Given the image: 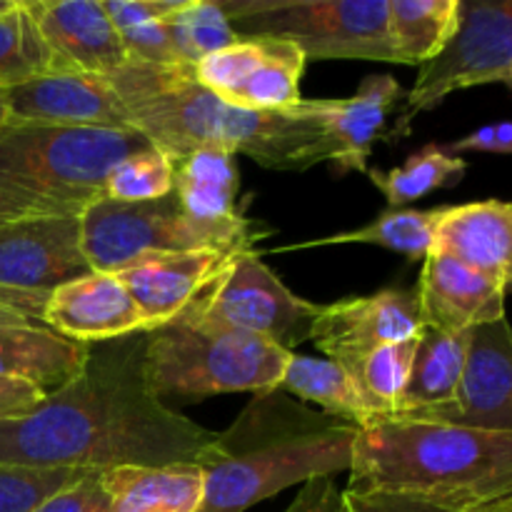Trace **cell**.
Listing matches in <instances>:
<instances>
[{
    "mask_svg": "<svg viewBox=\"0 0 512 512\" xmlns=\"http://www.w3.org/2000/svg\"><path fill=\"white\" fill-rule=\"evenodd\" d=\"M508 85L512 88V70H510V80H508Z\"/></svg>",
    "mask_w": 512,
    "mask_h": 512,
    "instance_id": "cell-46",
    "label": "cell"
},
{
    "mask_svg": "<svg viewBox=\"0 0 512 512\" xmlns=\"http://www.w3.org/2000/svg\"><path fill=\"white\" fill-rule=\"evenodd\" d=\"M343 512H455L413 495L385 493V490H340Z\"/></svg>",
    "mask_w": 512,
    "mask_h": 512,
    "instance_id": "cell-37",
    "label": "cell"
},
{
    "mask_svg": "<svg viewBox=\"0 0 512 512\" xmlns=\"http://www.w3.org/2000/svg\"><path fill=\"white\" fill-rule=\"evenodd\" d=\"M280 390L303 400L305 405H318L323 413L348 420V423L358 425L360 430L385 420L378 413V408L370 403L365 390L360 388L358 378L335 360L293 353L283 380H280Z\"/></svg>",
    "mask_w": 512,
    "mask_h": 512,
    "instance_id": "cell-26",
    "label": "cell"
},
{
    "mask_svg": "<svg viewBox=\"0 0 512 512\" xmlns=\"http://www.w3.org/2000/svg\"><path fill=\"white\" fill-rule=\"evenodd\" d=\"M15 0H0V13H5L8 8H13Z\"/></svg>",
    "mask_w": 512,
    "mask_h": 512,
    "instance_id": "cell-44",
    "label": "cell"
},
{
    "mask_svg": "<svg viewBox=\"0 0 512 512\" xmlns=\"http://www.w3.org/2000/svg\"><path fill=\"white\" fill-rule=\"evenodd\" d=\"M80 218H30L0 225V288L50 295L88 275Z\"/></svg>",
    "mask_w": 512,
    "mask_h": 512,
    "instance_id": "cell-13",
    "label": "cell"
},
{
    "mask_svg": "<svg viewBox=\"0 0 512 512\" xmlns=\"http://www.w3.org/2000/svg\"><path fill=\"white\" fill-rule=\"evenodd\" d=\"M415 420L512 433V325L508 318L470 330L463 380L453 403Z\"/></svg>",
    "mask_w": 512,
    "mask_h": 512,
    "instance_id": "cell-14",
    "label": "cell"
},
{
    "mask_svg": "<svg viewBox=\"0 0 512 512\" xmlns=\"http://www.w3.org/2000/svg\"><path fill=\"white\" fill-rule=\"evenodd\" d=\"M348 490L413 495L455 512L512 503V433L385 418L358 433Z\"/></svg>",
    "mask_w": 512,
    "mask_h": 512,
    "instance_id": "cell-4",
    "label": "cell"
},
{
    "mask_svg": "<svg viewBox=\"0 0 512 512\" xmlns=\"http://www.w3.org/2000/svg\"><path fill=\"white\" fill-rule=\"evenodd\" d=\"M508 293H512V280H510V285H508Z\"/></svg>",
    "mask_w": 512,
    "mask_h": 512,
    "instance_id": "cell-47",
    "label": "cell"
},
{
    "mask_svg": "<svg viewBox=\"0 0 512 512\" xmlns=\"http://www.w3.org/2000/svg\"><path fill=\"white\" fill-rule=\"evenodd\" d=\"M305 55L295 45L268 38H238L193 65L203 88L243 110H288L300 100Z\"/></svg>",
    "mask_w": 512,
    "mask_h": 512,
    "instance_id": "cell-11",
    "label": "cell"
},
{
    "mask_svg": "<svg viewBox=\"0 0 512 512\" xmlns=\"http://www.w3.org/2000/svg\"><path fill=\"white\" fill-rule=\"evenodd\" d=\"M178 5L180 0H103L105 15L118 33L155 23V20H165Z\"/></svg>",
    "mask_w": 512,
    "mask_h": 512,
    "instance_id": "cell-38",
    "label": "cell"
},
{
    "mask_svg": "<svg viewBox=\"0 0 512 512\" xmlns=\"http://www.w3.org/2000/svg\"><path fill=\"white\" fill-rule=\"evenodd\" d=\"M123 40L125 55L130 63H145V65H185L180 60L178 48L173 43V35L165 20H155V23L138 25L120 33Z\"/></svg>",
    "mask_w": 512,
    "mask_h": 512,
    "instance_id": "cell-35",
    "label": "cell"
},
{
    "mask_svg": "<svg viewBox=\"0 0 512 512\" xmlns=\"http://www.w3.org/2000/svg\"><path fill=\"white\" fill-rule=\"evenodd\" d=\"M488 512H512V510H508V508H498V510H488Z\"/></svg>",
    "mask_w": 512,
    "mask_h": 512,
    "instance_id": "cell-45",
    "label": "cell"
},
{
    "mask_svg": "<svg viewBox=\"0 0 512 512\" xmlns=\"http://www.w3.org/2000/svg\"><path fill=\"white\" fill-rule=\"evenodd\" d=\"M110 493L108 512H198L203 505L205 475L200 465L103 470Z\"/></svg>",
    "mask_w": 512,
    "mask_h": 512,
    "instance_id": "cell-22",
    "label": "cell"
},
{
    "mask_svg": "<svg viewBox=\"0 0 512 512\" xmlns=\"http://www.w3.org/2000/svg\"><path fill=\"white\" fill-rule=\"evenodd\" d=\"M415 290L425 328L470 333L480 325L508 318V290L448 255L430 253L423 260V273Z\"/></svg>",
    "mask_w": 512,
    "mask_h": 512,
    "instance_id": "cell-18",
    "label": "cell"
},
{
    "mask_svg": "<svg viewBox=\"0 0 512 512\" xmlns=\"http://www.w3.org/2000/svg\"><path fill=\"white\" fill-rule=\"evenodd\" d=\"M403 95L393 75H368L350 98H313L330 160L338 173H368L373 145L383 135L390 110Z\"/></svg>",
    "mask_w": 512,
    "mask_h": 512,
    "instance_id": "cell-20",
    "label": "cell"
},
{
    "mask_svg": "<svg viewBox=\"0 0 512 512\" xmlns=\"http://www.w3.org/2000/svg\"><path fill=\"white\" fill-rule=\"evenodd\" d=\"M468 343L470 333H443L433 328L420 333L408 388L395 418H420L453 403L463 380Z\"/></svg>",
    "mask_w": 512,
    "mask_h": 512,
    "instance_id": "cell-24",
    "label": "cell"
},
{
    "mask_svg": "<svg viewBox=\"0 0 512 512\" xmlns=\"http://www.w3.org/2000/svg\"><path fill=\"white\" fill-rule=\"evenodd\" d=\"M45 395L48 393L25 383V380L0 378V423L28 415L30 410H35L43 403Z\"/></svg>",
    "mask_w": 512,
    "mask_h": 512,
    "instance_id": "cell-41",
    "label": "cell"
},
{
    "mask_svg": "<svg viewBox=\"0 0 512 512\" xmlns=\"http://www.w3.org/2000/svg\"><path fill=\"white\" fill-rule=\"evenodd\" d=\"M358 433V425L280 388L253 395L238 418L215 433L200 465L205 493L198 512H245L293 485L350 473Z\"/></svg>",
    "mask_w": 512,
    "mask_h": 512,
    "instance_id": "cell-3",
    "label": "cell"
},
{
    "mask_svg": "<svg viewBox=\"0 0 512 512\" xmlns=\"http://www.w3.org/2000/svg\"><path fill=\"white\" fill-rule=\"evenodd\" d=\"M240 38L295 45L305 60L395 63L388 0H218Z\"/></svg>",
    "mask_w": 512,
    "mask_h": 512,
    "instance_id": "cell-8",
    "label": "cell"
},
{
    "mask_svg": "<svg viewBox=\"0 0 512 512\" xmlns=\"http://www.w3.org/2000/svg\"><path fill=\"white\" fill-rule=\"evenodd\" d=\"M430 253L448 255L508 290L512 280V203L478 200L445 205Z\"/></svg>",
    "mask_w": 512,
    "mask_h": 512,
    "instance_id": "cell-21",
    "label": "cell"
},
{
    "mask_svg": "<svg viewBox=\"0 0 512 512\" xmlns=\"http://www.w3.org/2000/svg\"><path fill=\"white\" fill-rule=\"evenodd\" d=\"M468 173V160L445 150V145H425L403 165L388 170H368L375 188L385 195L390 208H403L428 198L435 190L455 188Z\"/></svg>",
    "mask_w": 512,
    "mask_h": 512,
    "instance_id": "cell-29",
    "label": "cell"
},
{
    "mask_svg": "<svg viewBox=\"0 0 512 512\" xmlns=\"http://www.w3.org/2000/svg\"><path fill=\"white\" fill-rule=\"evenodd\" d=\"M10 123V110H8V98H5V90L0 88V128Z\"/></svg>",
    "mask_w": 512,
    "mask_h": 512,
    "instance_id": "cell-43",
    "label": "cell"
},
{
    "mask_svg": "<svg viewBox=\"0 0 512 512\" xmlns=\"http://www.w3.org/2000/svg\"><path fill=\"white\" fill-rule=\"evenodd\" d=\"M440 215H443V208H390L380 213L373 223L363 225V228L335 233L328 235V238L305 240V243L298 245H285V248H278V253L328 248V245H378V248H388L393 253L405 255L408 260H425L433 250Z\"/></svg>",
    "mask_w": 512,
    "mask_h": 512,
    "instance_id": "cell-28",
    "label": "cell"
},
{
    "mask_svg": "<svg viewBox=\"0 0 512 512\" xmlns=\"http://www.w3.org/2000/svg\"><path fill=\"white\" fill-rule=\"evenodd\" d=\"M90 470L28 468L0 463V512H30Z\"/></svg>",
    "mask_w": 512,
    "mask_h": 512,
    "instance_id": "cell-34",
    "label": "cell"
},
{
    "mask_svg": "<svg viewBox=\"0 0 512 512\" xmlns=\"http://www.w3.org/2000/svg\"><path fill=\"white\" fill-rule=\"evenodd\" d=\"M130 128L170 160L195 150L248 155L268 170H308L328 163V143L313 98L288 110H243L195 80L193 65L125 63L108 75Z\"/></svg>",
    "mask_w": 512,
    "mask_h": 512,
    "instance_id": "cell-2",
    "label": "cell"
},
{
    "mask_svg": "<svg viewBox=\"0 0 512 512\" xmlns=\"http://www.w3.org/2000/svg\"><path fill=\"white\" fill-rule=\"evenodd\" d=\"M445 150L453 155H460V158H463V153L512 155V123L510 120H503V123L483 125V128L473 130V133L445 145Z\"/></svg>",
    "mask_w": 512,
    "mask_h": 512,
    "instance_id": "cell-39",
    "label": "cell"
},
{
    "mask_svg": "<svg viewBox=\"0 0 512 512\" xmlns=\"http://www.w3.org/2000/svg\"><path fill=\"white\" fill-rule=\"evenodd\" d=\"M85 350L88 345L60 338L45 325H0V378L53 393L78 373Z\"/></svg>",
    "mask_w": 512,
    "mask_h": 512,
    "instance_id": "cell-23",
    "label": "cell"
},
{
    "mask_svg": "<svg viewBox=\"0 0 512 512\" xmlns=\"http://www.w3.org/2000/svg\"><path fill=\"white\" fill-rule=\"evenodd\" d=\"M150 145L135 130L15 123L0 128V225L80 215L105 198L110 170Z\"/></svg>",
    "mask_w": 512,
    "mask_h": 512,
    "instance_id": "cell-5",
    "label": "cell"
},
{
    "mask_svg": "<svg viewBox=\"0 0 512 512\" xmlns=\"http://www.w3.org/2000/svg\"><path fill=\"white\" fill-rule=\"evenodd\" d=\"M418 338L380 345L373 353L365 355L358 368H355V378H358L360 388L365 390L368 400L378 408L383 418L398 415L400 400H403L405 388H408L415 350H418Z\"/></svg>",
    "mask_w": 512,
    "mask_h": 512,
    "instance_id": "cell-32",
    "label": "cell"
},
{
    "mask_svg": "<svg viewBox=\"0 0 512 512\" xmlns=\"http://www.w3.org/2000/svg\"><path fill=\"white\" fill-rule=\"evenodd\" d=\"M240 175L235 155L225 150H195L173 160V193L185 213L203 223H238Z\"/></svg>",
    "mask_w": 512,
    "mask_h": 512,
    "instance_id": "cell-25",
    "label": "cell"
},
{
    "mask_svg": "<svg viewBox=\"0 0 512 512\" xmlns=\"http://www.w3.org/2000/svg\"><path fill=\"white\" fill-rule=\"evenodd\" d=\"M510 70L512 0H460V20L453 40L438 58L418 70L398 128L390 138H405L420 113L435 110L458 90L508 83Z\"/></svg>",
    "mask_w": 512,
    "mask_h": 512,
    "instance_id": "cell-9",
    "label": "cell"
},
{
    "mask_svg": "<svg viewBox=\"0 0 512 512\" xmlns=\"http://www.w3.org/2000/svg\"><path fill=\"white\" fill-rule=\"evenodd\" d=\"M43 325L60 338L80 345L148 333L120 275L95 270L60 285L48 295Z\"/></svg>",
    "mask_w": 512,
    "mask_h": 512,
    "instance_id": "cell-17",
    "label": "cell"
},
{
    "mask_svg": "<svg viewBox=\"0 0 512 512\" xmlns=\"http://www.w3.org/2000/svg\"><path fill=\"white\" fill-rule=\"evenodd\" d=\"M173 193V160L153 145L135 150L110 170L105 198L118 203H148Z\"/></svg>",
    "mask_w": 512,
    "mask_h": 512,
    "instance_id": "cell-33",
    "label": "cell"
},
{
    "mask_svg": "<svg viewBox=\"0 0 512 512\" xmlns=\"http://www.w3.org/2000/svg\"><path fill=\"white\" fill-rule=\"evenodd\" d=\"M145 345L148 333L88 345L68 383L23 418L0 423V463L70 470L203 465L215 433L153 393Z\"/></svg>",
    "mask_w": 512,
    "mask_h": 512,
    "instance_id": "cell-1",
    "label": "cell"
},
{
    "mask_svg": "<svg viewBox=\"0 0 512 512\" xmlns=\"http://www.w3.org/2000/svg\"><path fill=\"white\" fill-rule=\"evenodd\" d=\"M193 308L213 323L258 335L293 353L313 335L320 305L295 295L260 260L258 250L240 248Z\"/></svg>",
    "mask_w": 512,
    "mask_h": 512,
    "instance_id": "cell-10",
    "label": "cell"
},
{
    "mask_svg": "<svg viewBox=\"0 0 512 512\" xmlns=\"http://www.w3.org/2000/svg\"><path fill=\"white\" fill-rule=\"evenodd\" d=\"M48 295L0 288V325H43Z\"/></svg>",
    "mask_w": 512,
    "mask_h": 512,
    "instance_id": "cell-40",
    "label": "cell"
},
{
    "mask_svg": "<svg viewBox=\"0 0 512 512\" xmlns=\"http://www.w3.org/2000/svg\"><path fill=\"white\" fill-rule=\"evenodd\" d=\"M110 493L105 485L103 470H90L83 478L73 480L60 488L50 498H45L38 508L30 512H108Z\"/></svg>",
    "mask_w": 512,
    "mask_h": 512,
    "instance_id": "cell-36",
    "label": "cell"
},
{
    "mask_svg": "<svg viewBox=\"0 0 512 512\" xmlns=\"http://www.w3.org/2000/svg\"><path fill=\"white\" fill-rule=\"evenodd\" d=\"M313 512H343V503H340V490L335 488L333 480H323V488H320L318 503H315Z\"/></svg>",
    "mask_w": 512,
    "mask_h": 512,
    "instance_id": "cell-42",
    "label": "cell"
},
{
    "mask_svg": "<svg viewBox=\"0 0 512 512\" xmlns=\"http://www.w3.org/2000/svg\"><path fill=\"white\" fill-rule=\"evenodd\" d=\"M53 55V73L110 75L128 63L103 0H25Z\"/></svg>",
    "mask_w": 512,
    "mask_h": 512,
    "instance_id": "cell-16",
    "label": "cell"
},
{
    "mask_svg": "<svg viewBox=\"0 0 512 512\" xmlns=\"http://www.w3.org/2000/svg\"><path fill=\"white\" fill-rule=\"evenodd\" d=\"M5 98L15 123L133 130L108 75L48 73L8 88Z\"/></svg>",
    "mask_w": 512,
    "mask_h": 512,
    "instance_id": "cell-15",
    "label": "cell"
},
{
    "mask_svg": "<svg viewBox=\"0 0 512 512\" xmlns=\"http://www.w3.org/2000/svg\"><path fill=\"white\" fill-rule=\"evenodd\" d=\"M238 250H190L148 260L120 273L145 330L168 325L200 298Z\"/></svg>",
    "mask_w": 512,
    "mask_h": 512,
    "instance_id": "cell-19",
    "label": "cell"
},
{
    "mask_svg": "<svg viewBox=\"0 0 512 512\" xmlns=\"http://www.w3.org/2000/svg\"><path fill=\"white\" fill-rule=\"evenodd\" d=\"M53 70V55L28 3L15 0L0 13V88H15Z\"/></svg>",
    "mask_w": 512,
    "mask_h": 512,
    "instance_id": "cell-30",
    "label": "cell"
},
{
    "mask_svg": "<svg viewBox=\"0 0 512 512\" xmlns=\"http://www.w3.org/2000/svg\"><path fill=\"white\" fill-rule=\"evenodd\" d=\"M165 23L185 65H195L240 38L218 0H180Z\"/></svg>",
    "mask_w": 512,
    "mask_h": 512,
    "instance_id": "cell-31",
    "label": "cell"
},
{
    "mask_svg": "<svg viewBox=\"0 0 512 512\" xmlns=\"http://www.w3.org/2000/svg\"><path fill=\"white\" fill-rule=\"evenodd\" d=\"M290 355L258 335L203 318L190 305L163 328L148 330L145 370L165 405L195 403L210 395L278 390Z\"/></svg>",
    "mask_w": 512,
    "mask_h": 512,
    "instance_id": "cell-6",
    "label": "cell"
},
{
    "mask_svg": "<svg viewBox=\"0 0 512 512\" xmlns=\"http://www.w3.org/2000/svg\"><path fill=\"white\" fill-rule=\"evenodd\" d=\"M460 0H388V35L400 65H428L453 40Z\"/></svg>",
    "mask_w": 512,
    "mask_h": 512,
    "instance_id": "cell-27",
    "label": "cell"
},
{
    "mask_svg": "<svg viewBox=\"0 0 512 512\" xmlns=\"http://www.w3.org/2000/svg\"><path fill=\"white\" fill-rule=\"evenodd\" d=\"M80 235L90 270L110 275L190 250L255 248L258 240L253 220L203 223L185 213L175 193L148 203L98 200L80 215Z\"/></svg>",
    "mask_w": 512,
    "mask_h": 512,
    "instance_id": "cell-7",
    "label": "cell"
},
{
    "mask_svg": "<svg viewBox=\"0 0 512 512\" xmlns=\"http://www.w3.org/2000/svg\"><path fill=\"white\" fill-rule=\"evenodd\" d=\"M423 330L418 290L390 285L370 295L320 305L310 340L328 360L345 365L355 375L360 360L375 348L418 338Z\"/></svg>",
    "mask_w": 512,
    "mask_h": 512,
    "instance_id": "cell-12",
    "label": "cell"
},
{
    "mask_svg": "<svg viewBox=\"0 0 512 512\" xmlns=\"http://www.w3.org/2000/svg\"><path fill=\"white\" fill-rule=\"evenodd\" d=\"M508 510H512V503H510V505H508Z\"/></svg>",
    "mask_w": 512,
    "mask_h": 512,
    "instance_id": "cell-48",
    "label": "cell"
}]
</instances>
